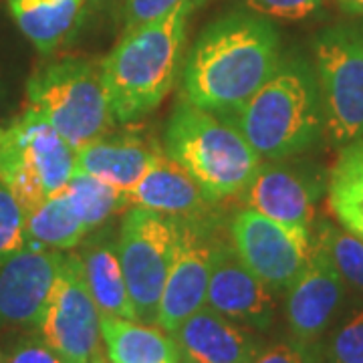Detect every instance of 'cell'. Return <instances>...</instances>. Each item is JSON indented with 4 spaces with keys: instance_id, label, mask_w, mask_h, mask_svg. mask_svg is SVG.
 <instances>
[{
    "instance_id": "obj_1",
    "label": "cell",
    "mask_w": 363,
    "mask_h": 363,
    "mask_svg": "<svg viewBox=\"0 0 363 363\" xmlns=\"http://www.w3.org/2000/svg\"><path fill=\"white\" fill-rule=\"evenodd\" d=\"M281 65L274 26L262 16L228 14L196 40L182 75V101L233 116Z\"/></svg>"
},
{
    "instance_id": "obj_2",
    "label": "cell",
    "mask_w": 363,
    "mask_h": 363,
    "mask_svg": "<svg viewBox=\"0 0 363 363\" xmlns=\"http://www.w3.org/2000/svg\"><path fill=\"white\" fill-rule=\"evenodd\" d=\"M198 2H182L168 14L125 28L101 61L104 83L116 121H135L162 104L176 83L186 25Z\"/></svg>"
},
{
    "instance_id": "obj_3",
    "label": "cell",
    "mask_w": 363,
    "mask_h": 363,
    "mask_svg": "<svg viewBox=\"0 0 363 363\" xmlns=\"http://www.w3.org/2000/svg\"><path fill=\"white\" fill-rule=\"evenodd\" d=\"M228 119L260 157L283 160L309 150L325 131L315 69L301 59L281 61L271 79Z\"/></svg>"
},
{
    "instance_id": "obj_4",
    "label": "cell",
    "mask_w": 363,
    "mask_h": 363,
    "mask_svg": "<svg viewBox=\"0 0 363 363\" xmlns=\"http://www.w3.org/2000/svg\"><path fill=\"white\" fill-rule=\"evenodd\" d=\"M164 152L194 178L212 202L242 194L259 172V152L228 117L182 101L166 128Z\"/></svg>"
},
{
    "instance_id": "obj_5",
    "label": "cell",
    "mask_w": 363,
    "mask_h": 363,
    "mask_svg": "<svg viewBox=\"0 0 363 363\" xmlns=\"http://www.w3.org/2000/svg\"><path fill=\"white\" fill-rule=\"evenodd\" d=\"M28 104L61 133L75 152L104 138L113 113L104 83L101 63L63 59L39 69L26 87Z\"/></svg>"
},
{
    "instance_id": "obj_6",
    "label": "cell",
    "mask_w": 363,
    "mask_h": 363,
    "mask_svg": "<svg viewBox=\"0 0 363 363\" xmlns=\"http://www.w3.org/2000/svg\"><path fill=\"white\" fill-rule=\"evenodd\" d=\"M73 172L75 150L37 111L0 128V182L25 212L63 190Z\"/></svg>"
},
{
    "instance_id": "obj_7",
    "label": "cell",
    "mask_w": 363,
    "mask_h": 363,
    "mask_svg": "<svg viewBox=\"0 0 363 363\" xmlns=\"http://www.w3.org/2000/svg\"><path fill=\"white\" fill-rule=\"evenodd\" d=\"M184 220L131 206L123 216L117 257L142 323L156 325L162 289L180 245Z\"/></svg>"
},
{
    "instance_id": "obj_8",
    "label": "cell",
    "mask_w": 363,
    "mask_h": 363,
    "mask_svg": "<svg viewBox=\"0 0 363 363\" xmlns=\"http://www.w3.org/2000/svg\"><path fill=\"white\" fill-rule=\"evenodd\" d=\"M315 75L331 142L363 138V39L357 28L333 26L313 43Z\"/></svg>"
},
{
    "instance_id": "obj_9",
    "label": "cell",
    "mask_w": 363,
    "mask_h": 363,
    "mask_svg": "<svg viewBox=\"0 0 363 363\" xmlns=\"http://www.w3.org/2000/svg\"><path fill=\"white\" fill-rule=\"evenodd\" d=\"M39 329L65 363H99L105 357L101 315L85 283L81 257H65Z\"/></svg>"
},
{
    "instance_id": "obj_10",
    "label": "cell",
    "mask_w": 363,
    "mask_h": 363,
    "mask_svg": "<svg viewBox=\"0 0 363 363\" xmlns=\"http://www.w3.org/2000/svg\"><path fill=\"white\" fill-rule=\"evenodd\" d=\"M230 238L240 260L274 293L286 291L295 283L315 247L313 240L298 238L248 206L234 214Z\"/></svg>"
},
{
    "instance_id": "obj_11",
    "label": "cell",
    "mask_w": 363,
    "mask_h": 363,
    "mask_svg": "<svg viewBox=\"0 0 363 363\" xmlns=\"http://www.w3.org/2000/svg\"><path fill=\"white\" fill-rule=\"evenodd\" d=\"M307 267L286 289L285 317L291 337L321 347L345 298V283L323 247L313 242Z\"/></svg>"
},
{
    "instance_id": "obj_12",
    "label": "cell",
    "mask_w": 363,
    "mask_h": 363,
    "mask_svg": "<svg viewBox=\"0 0 363 363\" xmlns=\"http://www.w3.org/2000/svg\"><path fill=\"white\" fill-rule=\"evenodd\" d=\"M65 257L26 245L0 264V325L39 327Z\"/></svg>"
},
{
    "instance_id": "obj_13",
    "label": "cell",
    "mask_w": 363,
    "mask_h": 363,
    "mask_svg": "<svg viewBox=\"0 0 363 363\" xmlns=\"http://www.w3.org/2000/svg\"><path fill=\"white\" fill-rule=\"evenodd\" d=\"M323 192V180L305 169L260 166L242 190L245 204L279 222L291 234L313 240L315 204Z\"/></svg>"
},
{
    "instance_id": "obj_14",
    "label": "cell",
    "mask_w": 363,
    "mask_h": 363,
    "mask_svg": "<svg viewBox=\"0 0 363 363\" xmlns=\"http://www.w3.org/2000/svg\"><path fill=\"white\" fill-rule=\"evenodd\" d=\"M206 307L257 331L271 329L277 317L274 291L260 281L230 245H216Z\"/></svg>"
},
{
    "instance_id": "obj_15",
    "label": "cell",
    "mask_w": 363,
    "mask_h": 363,
    "mask_svg": "<svg viewBox=\"0 0 363 363\" xmlns=\"http://www.w3.org/2000/svg\"><path fill=\"white\" fill-rule=\"evenodd\" d=\"M214 247L198 230V222H184L174 262L162 289L156 325L174 333L192 313L206 305Z\"/></svg>"
},
{
    "instance_id": "obj_16",
    "label": "cell",
    "mask_w": 363,
    "mask_h": 363,
    "mask_svg": "<svg viewBox=\"0 0 363 363\" xmlns=\"http://www.w3.org/2000/svg\"><path fill=\"white\" fill-rule=\"evenodd\" d=\"M180 357L192 363H252L262 350L250 327L200 307L172 333Z\"/></svg>"
},
{
    "instance_id": "obj_17",
    "label": "cell",
    "mask_w": 363,
    "mask_h": 363,
    "mask_svg": "<svg viewBox=\"0 0 363 363\" xmlns=\"http://www.w3.org/2000/svg\"><path fill=\"white\" fill-rule=\"evenodd\" d=\"M131 206L147 208L184 222H200L212 200L180 164L162 150L130 192Z\"/></svg>"
},
{
    "instance_id": "obj_18",
    "label": "cell",
    "mask_w": 363,
    "mask_h": 363,
    "mask_svg": "<svg viewBox=\"0 0 363 363\" xmlns=\"http://www.w3.org/2000/svg\"><path fill=\"white\" fill-rule=\"evenodd\" d=\"M162 150L138 138H99L75 152V169L95 176L123 192L142 180Z\"/></svg>"
},
{
    "instance_id": "obj_19",
    "label": "cell",
    "mask_w": 363,
    "mask_h": 363,
    "mask_svg": "<svg viewBox=\"0 0 363 363\" xmlns=\"http://www.w3.org/2000/svg\"><path fill=\"white\" fill-rule=\"evenodd\" d=\"M101 343L109 363H180L174 337L138 319L101 315Z\"/></svg>"
},
{
    "instance_id": "obj_20",
    "label": "cell",
    "mask_w": 363,
    "mask_h": 363,
    "mask_svg": "<svg viewBox=\"0 0 363 363\" xmlns=\"http://www.w3.org/2000/svg\"><path fill=\"white\" fill-rule=\"evenodd\" d=\"M327 208L341 228L363 240V138L345 143L329 169Z\"/></svg>"
},
{
    "instance_id": "obj_21",
    "label": "cell",
    "mask_w": 363,
    "mask_h": 363,
    "mask_svg": "<svg viewBox=\"0 0 363 363\" xmlns=\"http://www.w3.org/2000/svg\"><path fill=\"white\" fill-rule=\"evenodd\" d=\"M85 0H11L18 28L40 52H51L71 35Z\"/></svg>"
},
{
    "instance_id": "obj_22",
    "label": "cell",
    "mask_w": 363,
    "mask_h": 363,
    "mask_svg": "<svg viewBox=\"0 0 363 363\" xmlns=\"http://www.w3.org/2000/svg\"><path fill=\"white\" fill-rule=\"evenodd\" d=\"M81 262L85 283L99 309V315L138 319L125 277L121 271V262L117 257V248L111 245H97L81 257Z\"/></svg>"
},
{
    "instance_id": "obj_23",
    "label": "cell",
    "mask_w": 363,
    "mask_h": 363,
    "mask_svg": "<svg viewBox=\"0 0 363 363\" xmlns=\"http://www.w3.org/2000/svg\"><path fill=\"white\" fill-rule=\"evenodd\" d=\"M87 230L65 188L26 212V245L33 247L71 250L83 240Z\"/></svg>"
},
{
    "instance_id": "obj_24",
    "label": "cell",
    "mask_w": 363,
    "mask_h": 363,
    "mask_svg": "<svg viewBox=\"0 0 363 363\" xmlns=\"http://www.w3.org/2000/svg\"><path fill=\"white\" fill-rule=\"evenodd\" d=\"M65 192L89 230L104 224L117 212L131 208L128 192L77 169L67 182Z\"/></svg>"
},
{
    "instance_id": "obj_25",
    "label": "cell",
    "mask_w": 363,
    "mask_h": 363,
    "mask_svg": "<svg viewBox=\"0 0 363 363\" xmlns=\"http://www.w3.org/2000/svg\"><path fill=\"white\" fill-rule=\"evenodd\" d=\"M313 242L329 255L341 274L343 283L363 295V240L350 230L327 220H317L313 228Z\"/></svg>"
},
{
    "instance_id": "obj_26",
    "label": "cell",
    "mask_w": 363,
    "mask_h": 363,
    "mask_svg": "<svg viewBox=\"0 0 363 363\" xmlns=\"http://www.w3.org/2000/svg\"><path fill=\"white\" fill-rule=\"evenodd\" d=\"M323 339V363H363V301L331 325Z\"/></svg>"
},
{
    "instance_id": "obj_27",
    "label": "cell",
    "mask_w": 363,
    "mask_h": 363,
    "mask_svg": "<svg viewBox=\"0 0 363 363\" xmlns=\"http://www.w3.org/2000/svg\"><path fill=\"white\" fill-rule=\"evenodd\" d=\"M26 247V212L0 182V264Z\"/></svg>"
},
{
    "instance_id": "obj_28",
    "label": "cell",
    "mask_w": 363,
    "mask_h": 363,
    "mask_svg": "<svg viewBox=\"0 0 363 363\" xmlns=\"http://www.w3.org/2000/svg\"><path fill=\"white\" fill-rule=\"evenodd\" d=\"M325 0H245L248 11L262 18H274L285 23L305 21L321 11Z\"/></svg>"
},
{
    "instance_id": "obj_29",
    "label": "cell",
    "mask_w": 363,
    "mask_h": 363,
    "mask_svg": "<svg viewBox=\"0 0 363 363\" xmlns=\"http://www.w3.org/2000/svg\"><path fill=\"white\" fill-rule=\"evenodd\" d=\"M252 363H321V350L291 337L260 350Z\"/></svg>"
},
{
    "instance_id": "obj_30",
    "label": "cell",
    "mask_w": 363,
    "mask_h": 363,
    "mask_svg": "<svg viewBox=\"0 0 363 363\" xmlns=\"http://www.w3.org/2000/svg\"><path fill=\"white\" fill-rule=\"evenodd\" d=\"M0 363H65L43 337H23L0 353Z\"/></svg>"
},
{
    "instance_id": "obj_31",
    "label": "cell",
    "mask_w": 363,
    "mask_h": 363,
    "mask_svg": "<svg viewBox=\"0 0 363 363\" xmlns=\"http://www.w3.org/2000/svg\"><path fill=\"white\" fill-rule=\"evenodd\" d=\"M182 2H200V0H125V9H123L125 28L156 21Z\"/></svg>"
},
{
    "instance_id": "obj_32",
    "label": "cell",
    "mask_w": 363,
    "mask_h": 363,
    "mask_svg": "<svg viewBox=\"0 0 363 363\" xmlns=\"http://www.w3.org/2000/svg\"><path fill=\"white\" fill-rule=\"evenodd\" d=\"M343 11L351 14H363V0H337Z\"/></svg>"
},
{
    "instance_id": "obj_33",
    "label": "cell",
    "mask_w": 363,
    "mask_h": 363,
    "mask_svg": "<svg viewBox=\"0 0 363 363\" xmlns=\"http://www.w3.org/2000/svg\"><path fill=\"white\" fill-rule=\"evenodd\" d=\"M357 33H359V37L363 39V28H357Z\"/></svg>"
},
{
    "instance_id": "obj_34",
    "label": "cell",
    "mask_w": 363,
    "mask_h": 363,
    "mask_svg": "<svg viewBox=\"0 0 363 363\" xmlns=\"http://www.w3.org/2000/svg\"><path fill=\"white\" fill-rule=\"evenodd\" d=\"M180 363H192V362H188V359H184V357H180Z\"/></svg>"
},
{
    "instance_id": "obj_35",
    "label": "cell",
    "mask_w": 363,
    "mask_h": 363,
    "mask_svg": "<svg viewBox=\"0 0 363 363\" xmlns=\"http://www.w3.org/2000/svg\"><path fill=\"white\" fill-rule=\"evenodd\" d=\"M99 363H107V362H105V357H104V359H101V362H99Z\"/></svg>"
}]
</instances>
